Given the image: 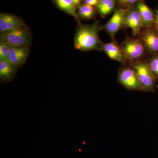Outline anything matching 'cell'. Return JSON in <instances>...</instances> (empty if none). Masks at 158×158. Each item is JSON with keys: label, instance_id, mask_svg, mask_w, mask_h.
I'll list each match as a JSON object with an SVG mask.
<instances>
[{"label": "cell", "instance_id": "obj_2", "mask_svg": "<svg viewBox=\"0 0 158 158\" xmlns=\"http://www.w3.org/2000/svg\"><path fill=\"white\" fill-rule=\"evenodd\" d=\"M124 58L125 64L131 65L143 60L147 50L139 37H127L120 45Z\"/></svg>", "mask_w": 158, "mask_h": 158}, {"label": "cell", "instance_id": "obj_11", "mask_svg": "<svg viewBox=\"0 0 158 158\" xmlns=\"http://www.w3.org/2000/svg\"><path fill=\"white\" fill-rule=\"evenodd\" d=\"M25 24L24 21L16 15L5 13L0 14L1 33L11 31Z\"/></svg>", "mask_w": 158, "mask_h": 158}, {"label": "cell", "instance_id": "obj_22", "mask_svg": "<svg viewBox=\"0 0 158 158\" xmlns=\"http://www.w3.org/2000/svg\"><path fill=\"white\" fill-rule=\"evenodd\" d=\"M156 87L157 89H158V85L156 86Z\"/></svg>", "mask_w": 158, "mask_h": 158}, {"label": "cell", "instance_id": "obj_3", "mask_svg": "<svg viewBox=\"0 0 158 158\" xmlns=\"http://www.w3.org/2000/svg\"><path fill=\"white\" fill-rule=\"evenodd\" d=\"M32 39V33L26 24L0 34V41L6 43L11 47H30Z\"/></svg>", "mask_w": 158, "mask_h": 158}, {"label": "cell", "instance_id": "obj_19", "mask_svg": "<svg viewBox=\"0 0 158 158\" xmlns=\"http://www.w3.org/2000/svg\"><path fill=\"white\" fill-rule=\"evenodd\" d=\"M139 0H118L116 1L117 8L124 10H127L135 6Z\"/></svg>", "mask_w": 158, "mask_h": 158}, {"label": "cell", "instance_id": "obj_4", "mask_svg": "<svg viewBox=\"0 0 158 158\" xmlns=\"http://www.w3.org/2000/svg\"><path fill=\"white\" fill-rule=\"evenodd\" d=\"M135 72L143 91L154 92L156 80L151 71L147 61H138L130 65Z\"/></svg>", "mask_w": 158, "mask_h": 158}, {"label": "cell", "instance_id": "obj_1", "mask_svg": "<svg viewBox=\"0 0 158 158\" xmlns=\"http://www.w3.org/2000/svg\"><path fill=\"white\" fill-rule=\"evenodd\" d=\"M102 26L97 22L92 24H79L74 37V47L77 50L84 52L102 51L103 43L98 33Z\"/></svg>", "mask_w": 158, "mask_h": 158}, {"label": "cell", "instance_id": "obj_9", "mask_svg": "<svg viewBox=\"0 0 158 158\" xmlns=\"http://www.w3.org/2000/svg\"><path fill=\"white\" fill-rule=\"evenodd\" d=\"M82 1L80 0H55L52 1L58 9L74 18L78 24L81 23L77 14V11Z\"/></svg>", "mask_w": 158, "mask_h": 158}, {"label": "cell", "instance_id": "obj_17", "mask_svg": "<svg viewBox=\"0 0 158 158\" xmlns=\"http://www.w3.org/2000/svg\"><path fill=\"white\" fill-rule=\"evenodd\" d=\"M147 62L152 74L156 80L158 79V54H154Z\"/></svg>", "mask_w": 158, "mask_h": 158}, {"label": "cell", "instance_id": "obj_18", "mask_svg": "<svg viewBox=\"0 0 158 158\" xmlns=\"http://www.w3.org/2000/svg\"><path fill=\"white\" fill-rule=\"evenodd\" d=\"M11 47L6 43L0 41V60H8Z\"/></svg>", "mask_w": 158, "mask_h": 158}, {"label": "cell", "instance_id": "obj_7", "mask_svg": "<svg viewBox=\"0 0 158 158\" xmlns=\"http://www.w3.org/2000/svg\"><path fill=\"white\" fill-rule=\"evenodd\" d=\"M123 28L131 29L134 37H138L143 29L141 15L136 5L127 10Z\"/></svg>", "mask_w": 158, "mask_h": 158}, {"label": "cell", "instance_id": "obj_21", "mask_svg": "<svg viewBox=\"0 0 158 158\" xmlns=\"http://www.w3.org/2000/svg\"><path fill=\"white\" fill-rule=\"evenodd\" d=\"M154 27L158 32V9L155 12Z\"/></svg>", "mask_w": 158, "mask_h": 158}, {"label": "cell", "instance_id": "obj_14", "mask_svg": "<svg viewBox=\"0 0 158 158\" xmlns=\"http://www.w3.org/2000/svg\"><path fill=\"white\" fill-rule=\"evenodd\" d=\"M18 67L8 61L0 60V82L1 84L12 81L16 75Z\"/></svg>", "mask_w": 158, "mask_h": 158}, {"label": "cell", "instance_id": "obj_5", "mask_svg": "<svg viewBox=\"0 0 158 158\" xmlns=\"http://www.w3.org/2000/svg\"><path fill=\"white\" fill-rule=\"evenodd\" d=\"M118 81L127 90L143 91L137 74L131 66L119 69L118 73Z\"/></svg>", "mask_w": 158, "mask_h": 158}, {"label": "cell", "instance_id": "obj_12", "mask_svg": "<svg viewBox=\"0 0 158 158\" xmlns=\"http://www.w3.org/2000/svg\"><path fill=\"white\" fill-rule=\"evenodd\" d=\"M136 6L141 15L143 29L154 27L155 13L145 2L139 0Z\"/></svg>", "mask_w": 158, "mask_h": 158}, {"label": "cell", "instance_id": "obj_13", "mask_svg": "<svg viewBox=\"0 0 158 158\" xmlns=\"http://www.w3.org/2000/svg\"><path fill=\"white\" fill-rule=\"evenodd\" d=\"M102 51H104L110 59L125 64L124 59L120 45L115 40L108 43H103Z\"/></svg>", "mask_w": 158, "mask_h": 158}, {"label": "cell", "instance_id": "obj_8", "mask_svg": "<svg viewBox=\"0 0 158 158\" xmlns=\"http://www.w3.org/2000/svg\"><path fill=\"white\" fill-rule=\"evenodd\" d=\"M138 37L147 52L153 55L158 54V32L154 27L143 28Z\"/></svg>", "mask_w": 158, "mask_h": 158}, {"label": "cell", "instance_id": "obj_20", "mask_svg": "<svg viewBox=\"0 0 158 158\" xmlns=\"http://www.w3.org/2000/svg\"><path fill=\"white\" fill-rule=\"evenodd\" d=\"M99 0H85L83 2L84 4L92 7H97L98 5Z\"/></svg>", "mask_w": 158, "mask_h": 158}, {"label": "cell", "instance_id": "obj_16", "mask_svg": "<svg viewBox=\"0 0 158 158\" xmlns=\"http://www.w3.org/2000/svg\"><path fill=\"white\" fill-rule=\"evenodd\" d=\"M95 7L84 4H81L77 11L79 17L85 19H90L94 18L96 14Z\"/></svg>", "mask_w": 158, "mask_h": 158}, {"label": "cell", "instance_id": "obj_15", "mask_svg": "<svg viewBox=\"0 0 158 158\" xmlns=\"http://www.w3.org/2000/svg\"><path fill=\"white\" fill-rule=\"evenodd\" d=\"M116 1L114 0H99L97 10L102 17H105L114 12L116 9Z\"/></svg>", "mask_w": 158, "mask_h": 158}, {"label": "cell", "instance_id": "obj_10", "mask_svg": "<svg viewBox=\"0 0 158 158\" xmlns=\"http://www.w3.org/2000/svg\"><path fill=\"white\" fill-rule=\"evenodd\" d=\"M30 52V47H11L8 61L12 65L19 68L25 63Z\"/></svg>", "mask_w": 158, "mask_h": 158}, {"label": "cell", "instance_id": "obj_6", "mask_svg": "<svg viewBox=\"0 0 158 158\" xmlns=\"http://www.w3.org/2000/svg\"><path fill=\"white\" fill-rule=\"evenodd\" d=\"M127 10L116 8L112 17L105 24L102 26V30H105L112 40H115V35L117 32L123 27Z\"/></svg>", "mask_w": 158, "mask_h": 158}]
</instances>
